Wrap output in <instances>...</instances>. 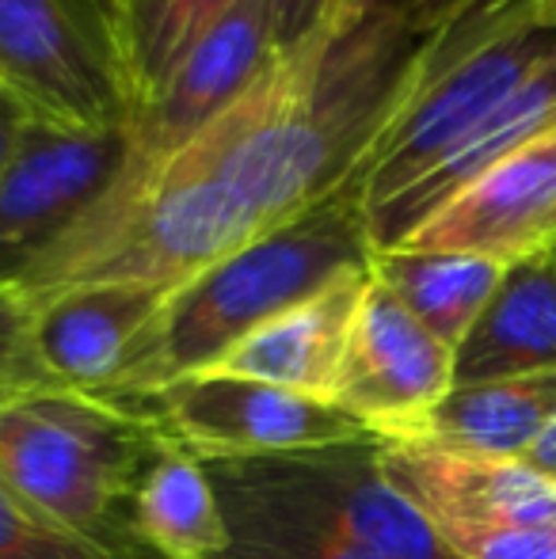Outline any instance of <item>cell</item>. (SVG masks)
Wrapping results in <instances>:
<instances>
[{
    "mask_svg": "<svg viewBox=\"0 0 556 559\" xmlns=\"http://www.w3.org/2000/svg\"><path fill=\"white\" fill-rule=\"evenodd\" d=\"M453 389V350L370 274L332 404L378 442L427 435L435 407Z\"/></svg>",
    "mask_w": 556,
    "mask_h": 559,
    "instance_id": "8",
    "label": "cell"
},
{
    "mask_svg": "<svg viewBox=\"0 0 556 559\" xmlns=\"http://www.w3.org/2000/svg\"><path fill=\"white\" fill-rule=\"evenodd\" d=\"M38 392H66L38 350L35 309L8 282H0V407Z\"/></svg>",
    "mask_w": 556,
    "mask_h": 559,
    "instance_id": "23",
    "label": "cell"
},
{
    "mask_svg": "<svg viewBox=\"0 0 556 559\" xmlns=\"http://www.w3.org/2000/svg\"><path fill=\"white\" fill-rule=\"evenodd\" d=\"M527 464H534L537 472H545L549 479H556V419H553V427L545 430L542 438H537V445L530 449L527 456H522Z\"/></svg>",
    "mask_w": 556,
    "mask_h": 559,
    "instance_id": "28",
    "label": "cell"
},
{
    "mask_svg": "<svg viewBox=\"0 0 556 559\" xmlns=\"http://www.w3.org/2000/svg\"><path fill=\"white\" fill-rule=\"evenodd\" d=\"M556 419V373L453 384L427 423V442L522 461Z\"/></svg>",
    "mask_w": 556,
    "mask_h": 559,
    "instance_id": "20",
    "label": "cell"
},
{
    "mask_svg": "<svg viewBox=\"0 0 556 559\" xmlns=\"http://www.w3.org/2000/svg\"><path fill=\"white\" fill-rule=\"evenodd\" d=\"M156 449L138 415L73 389L0 407V487L122 552L145 556L127 514Z\"/></svg>",
    "mask_w": 556,
    "mask_h": 559,
    "instance_id": "4",
    "label": "cell"
},
{
    "mask_svg": "<svg viewBox=\"0 0 556 559\" xmlns=\"http://www.w3.org/2000/svg\"><path fill=\"white\" fill-rule=\"evenodd\" d=\"M27 122H31V115L0 88V179H4L8 164H12L15 148H20L23 133H27Z\"/></svg>",
    "mask_w": 556,
    "mask_h": 559,
    "instance_id": "27",
    "label": "cell"
},
{
    "mask_svg": "<svg viewBox=\"0 0 556 559\" xmlns=\"http://www.w3.org/2000/svg\"><path fill=\"white\" fill-rule=\"evenodd\" d=\"M504 263L465 251L389 248L370 255V274L453 354L504 282Z\"/></svg>",
    "mask_w": 556,
    "mask_h": 559,
    "instance_id": "19",
    "label": "cell"
},
{
    "mask_svg": "<svg viewBox=\"0 0 556 559\" xmlns=\"http://www.w3.org/2000/svg\"><path fill=\"white\" fill-rule=\"evenodd\" d=\"M378 456L386 476L430 522L556 533V479L534 464L465 453L427 438L378 442Z\"/></svg>",
    "mask_w": 556,
    "mask_h": 559,
    "instance_id": "11",
    "label": "cell"
},
{
    "mask_svg": "<svg viewBox=\"0 0 556 559\" xmlns=\"http://www.w3.org/2000/svg\"><path fill=\"white\" fill-rule=\"evenodd\" d=\"M465 559H556V533L537 530H499L473 522H435Z\"/></svg>",
    "mask_w": 556,
    "mask_h": 559,
    "instance_id": "24",
    "label": "cell"
},
{
    "mask_svg": "<svg viewBox=\"0 0 556 559\" xmlns=\"http://www.w3.org/2000/svg\"><path fill=\"white\" fill-rule=\"evenodd\" d=\"M229 522V559H381L289 495L263 461L206 464Z\"/></svg>",
    "mask_w": 556,
    "mask_h": 559,
    "instance_id": "17",
    "label": "cell"
},
{
    "mask_svg": "<svg viewBox=\"0 0 556 559\" xmlns=\"http://www.w3.org/2000/svg\"><path fill=\"white\" fill-rule=\"evenodd\" d=\"M438 20L328 15L309 38L271 53L179 160L222 176L268 228L309 214L351 183Z\"/></svg>",
    "mask_w": 556,
    "mask_h": 559,
    "instance_id": "1",
    "label": "cell"
},
{
    "mask_svg": "<svg viewBox=\"0 0 556 559\" xmlns=\"http://www.w3.org/2000/svg\"><path fill=\"white\" fill-rule=\"evenodd\" d=\"M332 0H275V50H289L324 23Z\"/></svg>",
    "mask_w": 556,
    "mask_h": 559,
    "instance_id": "25",
    "label": "cell"
},
{
    "mask_svg": "<svg viewBox=\"0 0 556 559\" xmlns=\"http://www.w3.org/2000/svg\"><path fill=\"white\" fill-rule=\"evenodd\" d=\"M549 130H556V58L537 69L488 118H481L419 183H412L404 194H397L393 202H386L366 217L363 225L370 251L401 248L419 225H427L438 210L450 206L465 187H473L496 164H504L511 153H519L522 145H530Z\"/></svg>",
    "mask_w": 556,
    "mask_h": 559,
    "instance_id": "14",
    "label": "cell"
},
{
    "mask_svg": "<svg viewBox=\"0 0 556 559\" xmlns=\"http://www.w3.org/2000/svg\"><path fill=\"white\" fill-rule=\"evenodd\" d=\"M115 407L138 415L161 445L202 464L263 461L374 438L328 400L222 373L184 377Z\"/></svg>",
    "mask_w": 556,
    "mask_h": 559,
    "instance_id": "7",
    "label": "cell"
},
{
    "mask_svg": "<svg viewBox=\"0 0 556 559\" xmlns=\"http://www.w3.org/2000/svg\"><path fill=\"white\" fill-rule=\"evenodd\" d=\"M553 251H556V248H553Z\"/></svg>",
    "mask_w": 556,
    "mask_h": 559,
    "instance_id": "30",
    "label": "cell"
},
{
    "mask_svg": "<svg viewBox=\"0 0 556 559\" xmlns=\"http://www.w3.org/2000/svg\"><path fill=\"white\" fill-rule=\"evenodd\" d=\"M370 255L363 214L347 194H335L309 214L268 228L171 289L134 381L107 404H127L202 373L279 312L309 301L347 274L366 271Z\"/></svg>",
    "mask_w": 556,
    "mask_h": 559,
    "instance_id": "3",
    "label": "cell"
},
{
    "mask_svg": "<svg viewBox=\"0 0 556 559\" xmlns=\"http://www.w3.org/2000/svg\"><path fill=\"white\" fill-rule=\"evenodd\" d=\"M268 472L309 502L332 530L381 559H465L438 525L386 476L378 438L263 456Z\"/></svg>",
    "mask_w": 556,
    "mask_h": 559,
    "instance_id": "10",
    "label": "cell"
},
{
    "mask_svg": "<svg viewBox=\"0 0 556 559\" xmlns=\"http://www.w3.org/2000/svg\"><path fill=\"white\" fill-rule=\"evenodd\" d=\"M0 88L38 122L130 130V88L115 0H0Z\"/></svg>",
    "mask_w": 556,
    "mask_h": 559,
    "instance_id": "5",
    "label": "cell"
},
{
    "mask_svg": "<svg viewBox=\"0 0 556 559\" xmlns=\"http://www.w3.org/2000/svg\"><path fill=\"white\" fill-rule=\"evenodd\" d=\"M127 525L149 559H229L233 548L210 468L171 445L138 479Z\"/></svg>",
    "mask_w": 556,
    "mask_h": 559,
    "instance_id": "18",
    "label": "cell"
},
{
    "mask_svg": "<svg viewBox=\"0 0 556 559\" xmlns=\"http://www.w3.org/2000/svg\"><path fill=\"white\" fill-rule=\"evenodd\" d=\"M401 248L465 251L511 266L556 248V130L522 145L419 225Z\"/></svg>",
    "mask_w": 556,
    "mask_h": 559,
    "instance_id": "12",
    "label": "cell"
},
{
    "mask_svg": "<svg viewBox=\"0 0 556 559\" xmlns=\"http://www.w3.org/2000/svg\"><path fill=\"white\" fill-rule=\"evenodd\" d=\"M542 8H545V12L553 15V20H556V0H542Z\"/></svg>",
    "mask_w": 556,
    "mask_h": 559,
    "instance_id": "29",
    "label": "cell"
},
{
    "mask_svg": "<svg viewBox=\"0 0 556 559\" xmlns=\"http://www.w3.org/2000/svg\"><path fill=\"white\" fill-rule=\"evenodd\" d=\"M168 289L88 286L35 309L38 350L58 381L96 400H119L130 389Z\"/></svg>",
    "mask_w": 556,
    "mask_h": 559,
    "instance_id": "13",
    "label": "cell"
},
{
    "mask_svg": "<svg viewBox=\"0 0 556 559\" xmlns=\"http://www.w3.org/2000/svg\"><path fill=\"white\" fill-rule=\"evenodd\" d=\"M237 0H115L119 38L127 58L138 115L161 96L191 46L222 20Z\"/></svg>",
    "mask_w": 556,
    "mask_h": 559,
    "instance_id": "21",
    "label": "cell"
},
{
    "mask_svg": "<svg viewBox=\"0 0 556 559\" xmlns=\"http://www.w3.org/2000/svg\"><path fill=\"white\" fill-rule=\"evenodd\" d=\"M0 559H145L96 540L0 487Z\"/></svg>",
    "mask_w": 556,
    "mask_h": 559,
    "instance_id": "22",
    "label": "cell"
},
{
    "mask_svg": "<svg viewBox=\"0 0 556 559\" xmlns=\"http://www.w3.org/2000/svg\"><path fill=\"white\" fill-rule=\"evenodd\" d=\"M366 282H370V266L332 282L309 301L294 305L256 332H248L202 373L245 377V381H260L271 389L332 404L335 377H340L343 354H347Z\"/></svg>",
    "mask_w": 556,
    "mask_h": 559,
    "instance_id": "15",
    "label": "cell"
},
{
    "mask_svg": "<svg viewBox=\"0 0 556 559\" xmlns=\"http://www.w3.org/2000/svg\"><path fill=\"white\" fill-rule=\"evenodd\" d=\"M127 130H66L31 118L0 179V282L12 286L111 187Z\"/></svg>",
    "mask_w": 556,
    "mask_h": 559,
    "instance_id": "9",
    "label": "cell"
},
{
    "mask_svg": "<svg viewBox=\"0 0 556 559\" xmlns=\"http://www.w3.org/2000/svg\"><path fill=\"white\" fill-rule=\"evenodd\" d=\"M556 373V251L504 271L481 320L453 354V384Z\"/></svg>",
    "mask_w": 556,
    "mask_h": 559,
    "instance_id": "16",
    "label": "cell"
},
{
    "mask_svg": "<svg viewBox=\"0 0 556 559\" xmlns=\"http://www.w3.org/2000/svg\"><path fill=\"white\" fill-rule=\"evenodd\" d=\"M453 4H458V0H332V4H328V15L404 12V15H419V20H438V15H446Z\"/></svg>",
    "mask_w": 556,
    "mask_h": 559,
    "instance_id": "26",
    "label": "cell"
},
{
    "mask_svg": "<svg viewBox=\"0 0 556 559\" xmlns=\"http://www.w3.org/2000/svg\"><path fill=\"white\" fill-rule=\"evenodd\" d=\"M553 58L556 20L542 0H458L423 38L393 111L343 187L363 222L419 183Z\"/></svg>",
    "mask_w": 556,
    "mask_h": 559,
    "instance_id": "2",
    "label": "cell"
},
{
    "mask_svg": "<svg viewBox=\"0 0 556 559\" xmlns=\"http://www.w3.org/2000/svg\"><path fill=\"white\" fill-rule=\"evenodd\" d=\"M271 53H275V0H237L191 46L161 96L141 107L127 130V153L111 187L61 236L92 233L138 206L156 187V179L245 96Z\"/></svg>",
    "mask_w": 556,
    "mask_h": 559,
    "instance_id": "6",
    "label": "cell"
}]
</instances>
